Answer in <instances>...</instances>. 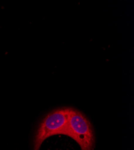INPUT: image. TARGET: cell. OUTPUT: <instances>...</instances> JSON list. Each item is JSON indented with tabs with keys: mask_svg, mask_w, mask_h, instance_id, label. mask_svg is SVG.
I'll return each instance as SVG.
<instances>
[{
	"mask_svg": "<svg viewBox=\"0 0 134 150\" xmlns=\"http://www.w3.org/2000/svg\"><path fill=\"white\" fill-rule=\"evenodd\" d=\"M65 135L74 139L81 150H93L94 137L91 125L79 111L70 108L69 117Z\"/></svg>",
	"mask_w": 134,
	"mask_h": 150,
	"instance_id": "obj_1",
	"label": "cell"
},
{
	"mask_svg": "<svg viewBox=\"0 0 134 150\" xmlns=\"http://www.w3.org/2000/svg\"><path fill=\"white\" fill-rule=\"evenodd\" d=\"M70 108H62L49 114L38 130L34 141V150H39L48 137L56 134H65L67 130Z\"/></svg>",
	"mask_w": 134,
	"mask_h": 150,
	"instance_id": "obj_2",
	"label": "cell"
}]
</instances>
